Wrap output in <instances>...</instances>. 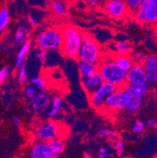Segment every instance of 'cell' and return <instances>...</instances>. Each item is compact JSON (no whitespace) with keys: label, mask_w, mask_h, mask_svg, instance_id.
Masks as SVG:
<instances>
[{"label":"cell","mask_w":157,"mask_h":158,"mask_svg":"<svg viewBox=\"0 0 157 158\" xmlns=\"http://www.w3.org/2000/svg\"><path fill=\"white\" fill-rule=\"evenodd\" d=\"M82 43L77 59L88 63H100L101 51L98 43L90 33H82Z\"/></svg>","instance_id":"3"},{"label":"cell","mask_w":157,"mask_h":158,"mask_svg":"<svg viewBox=\"0 0 157 158\" xmlns=\"http://www.w3.org/2000/svg\"><path fill=\"white\" fill-rule=\"evenodd\" d=\"M145 0H126L129 13L134 14Z\"/></svg>","instance_id":"28"},{"label":"cell","mask_w":157,"mask_h":158,"mask_svg":"<svg viewBox=\"0 0 157 158\" xmlns=\"http://www.w3.org/2000/svg\"><path fill=\"white\" fill-rule=\"evenodd\" d=\"M18 80L21 85H24L28 81V70L24 64L20 67L19 73H18Z\"/></svg>","instance_id":"29"},{"label":"cell","mask_w":157,"mask_h":158,"mask_svg":"<svg viewBox=\"0 0 157 158\" xmlns=\"http://www.w3.org/2000/svg\"><path fill=\"white\" fill-rule=\"evenodd\" d=\"M78 69L79 72L81 76V77H90L92 75L95 74L98 72L99 66L98 64H94V63H88L84 62V61H79L78 63Z\"/></svg>","instance_id":"18"},{"label":"cell","mask_w":157,"mask_h":158,"mask_svg":"<svg viewBox=\"0 0 157 158\" xmlns=\"http://www.w3.org/2000/svg\"><path fill=\"white\" fill-rule=\"evenodd\" d=\"M51 95L47 91L40 90L30 100L32 110L35 112H42L46 110L51 102Z\"/></svg>","instance_id":"13"},{"label":"cell","mask_w":157,"mask_h":158,"mask_svg":"<svg viewBox=\"0 0 157 158\" xmlns=\"http://www.w3.org/2000/svg\"><path fill=\"white\" fill-rule=\"evenodd\" d=\"M30 35V28L28 26L20 27L16 31L14 35V41L17 44H23L25 41L28 40V36Z\"/></svg>","instance_id":"22"},{"label":"cell","mask_w":157,"mask_h":158,"mask_svg":"<svg viewBox=\"0 0 157 158\" xmlns=\"http://www.w3.org/2000/svg\"><path fill=\"white\" fill-rule=\"evenodd\" d=\"M10 21V14L6 8L0 10V33L2 32Z\"/></svg>","instance_id":"25"},{"label":"cell","mask_w":157,"mask_h":158,"mask_svg":"<svg viewBox=\"0 0 157 158\" xmlns=\"http://www.w3.org/2000/svg\"><path fill=\"white\" fill-rule=\"evenodd\" d=\"M13 122H14V123L17 126V127H20V126L21 125V120H20L19 117L17 116H14V117H13Z\"/></svg>","instance_id":"39"},{"label":"cell","mask_w":157,"mask_h":158,"mask_svg":"<svg viewBox=\"0 0 157 158\" xmlns=\"http://www.w3.org/2000/svg\"><path fill=\"white\" fill-rule=\"evenodd\" d=\"M30 83L38 89V90H44L47 87V81L43 77L33 76L30 79Z\"/></svg>","instance_id":"26"},{"label":"cell","mask_w":157,"mask_h":158,"mask_svg":"<svg viewBox=\"0 0 157 158\" xmlns=\"http://www.w3.org/2000/svg\"><path fill=\"white\" fill-rule=\"evenodd\" d=\"M31 158H57L52 153L47 143L39 142L32 146L31 150Z\"/></svg>","instance_id":"14"},{"label":"cell","mask_w":157,"mask_h":158,"mask_svg":"<svg viewBox=\"0 0 157 158\" xmlns=\"http://www.w3.org/2000/svg\"><path fill=\"white\" fill-rule=\"evenodd\" d=\"M112 60L115 61L119 68L125 71H128L134 64L130 55H124V54H116L113 57Z\"/></svg>","instance_id":"20"},{"label":"cell","mask_w":157,"mask_h":158,"mask_svg":"<svg viewBox=\"0 0 157 158\" xmlns=\"http://www.w3.org/2000/svg\"><path fill=\"white\" fill-rule=\"evenodd\" d=\"M136 88L138 92L140 93L141 95L143 96V97H145L150 92V85H149V83H145L142 85L138 86V87H136Z\"/></svg>","instance_id":"34"},{"label":"cell","mask_w":157,"mask_h":158,"mask_svg":"<svg viewBox=\"0 0 157 158\" xmlns=\"http://www.w3.org/2000/svg\"><path fill=\"white\" fill-rule=\"evenodd\" d=\"M145 126L146 127L149 129H154L157 127V120L155 119L151 118L147 120V121L145 122Z\"/></svg>","instance_id":"37"},{"label":"cell","mask_w":157,"mask_h":158,"mask_svg":"<svg viewBox=\"0 0 157 158\" xmlns=\"http://www.w3.org/2000/svg\"><path fill=\"white\" fill-rule=\"evenodd\" d=\"M37 92H38V89L31 84L27 85L24 88V94H25L26 98L29 100H31L37 94Z\"/></svg>","instance_id":"32"},{"label":"cell","mask_w":157,"mask_h":158,"mask_svg":"<svg viewBox=\"0 0 157 158\" xmlns=\"http://www.w3.org/2000/svg\"><path fill=\"white\" fill-rule=\"evenodd\" d=\"M62 42L61 29L50 28L39 33L35 44L37 47L46 51H54L61 48Z\"/></svg>","instance_id":"4"},{"label":"cell","mask_w":157,"mask_h":158,"mask_svg":"<svg viewBox=\"0 0 157 158\" xmlns=\"http://www.w3.org/2000/svg\"><path fill=\"white\" fill-rule=\"evenodd\" d=\"M9 73H10V68L8 66H6L0 70V84H2L5 81L6 79L8 77Z\"/></svg>","instance_id":"36"},{"label":"cell","mask_w":157,"mask_h":158,"mask_svg":"<svg viewBox=\"0 0 157 158\" xmlns=\"http://www.w3.org/2000/svg\"><path fill=\"white\" fill-rule=\"evenodd\" d=\"M31 48V43L30 40H27L23 44H21V47H20L19 51L17 52V58H16L15 66L17 68H20L21 65L24 64V61L25 60L26 57L28 55V52Z\"/></svg>","instance_id":"19"},{"label":"cell","mask_w":157,"mask_h":158,"mask_svg":"<svg viewBox=\"0 0 157 158\" xmlns=\"http://www.w3.org/2000/svg\"><path fill=\"white\" fill-rule=\"evenodd\" d=\"M62 106L63 101L62 98L60 96L56 95L54 98H52L50 105L45 110H47L46 114H47V118H53V117L57 116L62 109Z\"/></svg>","instance_id":"17"},{"label":"cell","mask_w":157,"mask_h":158,"mask_svg":"<svg viewBox=\"0 0 157 158\" xmlns=\"http://www.w3.org/2000/svg\"><path fill=\"white\" fill-rule=\"evenodd\" d=\"M118 87L113 84L105 82L97 90L89 94V102L91 106L96 110H100L105 106L106 100L109 95L115 92Z\"/></svg>","instance_id":"6"},{"label":"cell","mask_w":157,"mask_h":158,"mask_svg":"<svg viewBox=\"0 0 157 158\" xmlns=\"http://www.w3.org/2000/svg\"><path fill=\"white\" fill-rule=\"evenodd\" d=\"M142 65L145 68L147 75V81L149 84L157 82V55L149 54Z\"/></svg>","instance_id":"12"},{"label":"cell","mask_w":157,"mask_h":158,"mask_svg":"<svg viewBox=\"0 0 157 158\" xmlns=\"http://www.w3.org/2000/svg\"><path fill=\"white\" fill-rule=\"evenodd\" d=\"M104 107L114 111H121L125 110L124 88L119 87L115 92L109 95Z\"/></svg>","instance_id":"10"},{"label":"cell","mask_w":157,"mask_h":158,"mask_svg":"<svg viewBox=\"0 0 157 158\" xmlns=\"http://www.w3.org/2000/svg\"><path fill=\"white\" fill-rule=\"evenodd\" d=\"M49 147L51 150L52 153L57 157L60 154H62L63 152L65 149V142L62 138L58 137L53 139L48 143Z\"/></svg>","instance_id":"21"},{"label":"cell","mask_w":157,"mask_h":158,"mask_svg":"<svg viewBox=\"0 0 157 158\" xmlns=\"http://www.w3.org/2000/svg\"><path fill=\"white\" fill-rule=\"evenodd\" d=\"M61 32L63 42L60 51L66 57L77 59L83 43L81 31L76 27L67 25L61 28Z\"/></svg>","instance_id":"1"},{"label":"cell","mask_w":157,"mask_h":158,"mask_svg":"<svg viewBox=\"0 0 157 158\" xmlns=\"http://www.w3.org/2000/svg\"><path fill=\"white\" fill-rule=\"evenodd\" d=\"M83 158H92V156L89 154H85L84 156H83Z\"/></svg>","instance_id":"41"},{"label":"cell","mask_w":157,"mask_h":158,"mask_svg":"<svg viewBox=\"0 0 157 158\" xmlns=\"http://www.w3.org/2000/svg\"><path fill=\"white\" fill-rule=\"evenodd\" d=\"M103 8L110 18L116 20L122 19L129 13L126 0H106Z\"/></svg>","instance_id":"8"},{"label":"cell","mask_w":157,"mask_h":158,"mask_svg":"<svg viewBox=\"0 0 157 158\" xmlns=\"http://www.w3.org/2000/svg\"><path fill=\"white\" fill-rule=\"evenodd\" d=\"M145 128H146V126H145V122L142 120H138L135 122L132 127V131L135 135H142L145 131Z\"/></svg>","instance_id":"31"},{"label":"cell","mask_w":157,"mask_h":158,"mask_svg":"<svg viewBox=\"0 0 157 158\" xmlns=\"http://www.w3.org/2000/svg\"><path fill=\"white\" fill-rule=\"evenodd\" d=\"M98 153H101V154L102 153H109V149H108L105 146H102V147H101L100 149H99Z\"/></svg>","instance_id":"40"},{"label":"cell","mask_w":157,"mask_h":158,"mask_svg":"<svg viewBox=\"0 0 157 158\" xmlns=\"http://www.w3.org/2000/svg\"><path fill=\"white\" fill-rule=\"evenodd\" d=\"M113 149H114L115 152L117 153L118 155H123L125 153V149H126V146H125V143L123 140L118 139L117 140L114 141V143H113Z\"/></svg>","instance_id":"30"},{"label":"cell","mask_w":157,"mask_h":158,"mask_svg":"<svg viewBox=\"0 0 157 158\" xmlns=\"http://www.w3.org/2000/svg\"><path fill=\"white\" fill-rule=\"evenodd\" d=\"M86 6L89 7H97L104 5L106 0H84Z\"/></svg>","instance_id":"35"},{"label":"cell","mask_w":157,"mask_h":158,"mask_svg":"<svg viewBox=\"0 0 157 158\" xmlns=\"http://www.w3.org/2000/svg\"><path fill=\"white\" fill-rule=\"evenodd\" d=\"M105 82V81L99 72L90 77H81L82 87L88 95L97 90Z\"/></svg>","instance_id":"11"},{"label":"cell","mask_w":157,"mask_h":158,"mask_svg":"<svg viewBox=\"0 0 157 158\" xmlns=\"http://www.w3.org/2000/svg\"><path fill=\"white\" fill-rule=\"evenodd\" d=\"M98 66V72L105 82L116 86L118 88L124 87L127 84V71L119 68L112 59L101 61Z\"/></svg>","instance_id":"2"},{"label":"cell","mask_w":157,"mask_h":158,"mask_svg":"<svg viewBox=\"0 0 157 158\" xmlns=\"http://www.w3.org/2000/svg\"><path fill=\"white\" fill-rule=\"evenodd\" d=\"M35 55L36 56V57L39 60V61L42 64H44L47 60V51H46L45 50H43V49L39 48L38 47L35 48Z\"/></svg>","instance_id":"33"},{"label":"cell","mask_w":157,"mask_h":158,"mask_svg":"<svg viewBox=\"0 0 157 158\" xmlns=\"http://www.w3.org/2000/svg\"><path fill=\"white\" fill-rule=\"evenodd\" d=\"M50 8L52 12L59 17H64L68 14L67 0H50Z\"/></svg>","instance_id":"16"},{"label":"cell","mask_w":157,"mask_h":158,"mask_svg":"<svg viewBox=\"0 0 157 158\" xmlns=\"http://www.w3.org/2000/svg\"><path fill=\"white\" fill-rule=\"evenodd\" d=\"M126 158H134V157H131V156H128V157H126Z\"/></svg>","instance_id":"42"},{"label":"cell","mask_w":157,"mask_h":158,"mask_svg":"<svg viewBox=\"0 0 157 158\" xmlns=\"http://www.w3.org/2000/svg\"><path fill=\"white\" fill-rule=\"evenodd\" d=\"M61 128L58 123L54 120H47L40 123L35 128V136L39 142L47 143L56 138L60 137Z\"/></svg>","instance_id":"5"},{"label":"cell","mask_w":157,"mask_h":158,"mask_svg":"<svg viewBox=\"0 0 157 158\" xmlns=\"http://www.w3.org/2000/svg\"><path fill=\"white\" fill-rule=\"evenodd\" d=\"M97 158H116L114 156V155L113 154H111L110 153H99L98 154V156H97Z\"/></svg>","instance_id":"38"},{"label":"cell","mask_w":157,"mask_h":158,"mask_svg":"<svg viewBox=\"0 0 157 158\" xmlns=\"http://www.w3.org/2000/svg\"><path fill=\"white\" fill-rule=\"evenodd\" d=\"M145 9L147 24L157 22V0H145L143 2Z\"/></svg>","instance_id":"15"},{"label":"cell","mask_w":157,"mask_h":158,"mask_svg":"<svg viewBox=\"0 0 157 158\" xmlns=\"http://www.w3.org/2000/svg\"><path fill=\"white\" fill-rule=\"evenodd\" d=\"M125 110L130 113H136L144 103V97L140 94L136 87L126 84L124 87Z\"/></svg>","instance_id":"7"},{"label":"cell","mask_w":157,"mask_h":158,"mask_svg":"<svg viewBox=\"0 0 157 158\" xmlns=\"http://www.w3.org/2000/svg\"><path fill=\"white\" fill-rule=\"evenodd\" d=\"M148 83L147 81V75L144 66L142 64L134 63L131 68L127 71L126 76V84L128 85L138 86Z\"/></svg>","instance_id":"9"},{"label":"cell","mask_w":157,"mask_h":158,"mask_svg":"<svg viewBox=\"0 0 157 158\" xmlns=\"http://www.w3.org/2000/svg\"><path fill=\"white\" fill-rule=\"evenodd\" d=\"M115 51L118 54L130 55L132 53V44L129 41H119L114 43Z\"/></svg>","instance_id":"23"},{"label":"cell","mask_w":157,"mask_h":158,"mask_svg":"<svg viewBox=\"0 0 157 158\" xmlns=\"http://www.w3.org/2000/svg\"><path fill=\"white\" fill-rule=\"evenodd\" d=\"M130 56H131L134 62L138 63V64H142L147 58V57L149 56V54H147L145 51L141 50V49H138L136 51H133Z\"/></svg>","instance_id":"27"},{"label":"cell","mask_w":157,"mask_h":158,"mask_svg":"<svg viewBox=\"0 0 157 158\" xmlns=\"http://www.w3.org/2000/svg\"><path fill=\"white\" fill-rule=\"evenodd\" d=\"M97 134L101 138H106L112 141H116L119 139V135L117 132L112 129L106 128V127H102L97 130Z\"/></svg>","instance_id":"24"}]
</instances>
